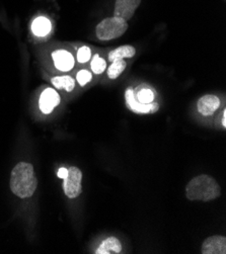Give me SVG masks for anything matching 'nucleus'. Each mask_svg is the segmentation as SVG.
Instances as JSON below:
<instances>
[{"mask_svg": "<svg viewBox=\"0 0 226 254\" xmlns=\"http://www.w3.org/2000/svg\"><path fill=\"white\" fill-rule=\"evenodd\" d=\"M126 104L129 110L136 114H150L158 111V104H141L135 98L132 88H128L125 93Z\"/></svg>", "mask_w": 226, "mask_h": 254, "instance_id": "5", "label": "nucleus"}, {"mask_svg": "<svg viewBox=\"0 0 226 254\" xmlns=\"http://www.w3.org/2000/svg\"><path fill=\"white\" fill-rule=\"evenodd\" d=\"M76 79L78 81V83L83 86L85 85L86 83H88L91 79H92V75L90 74L89 71L87 70H81L77 73V76H76Z\"/></svg>", "mask_w": 226, "mask_h": 254, "instance_id": "19", "label": "nucleus"}, {"mask_svg": "<svg viewBox=\"0 0 226 254\" xmlns=\"http://www.w3.org/2000/svg\"><path fill=\"white\" fill-rule=\"evenodd\" d=\"M67 173H68V169H66V168H64V167H62V168H60L59 170H58V172H57V175L60 177V179H65V177L67 176Z\"/></svg>", "mask_w": 226, "mask_h": 254, "instance_id": "20", "label": "nucleus"}, {"mask_svg": "<svg viewBox=\"0 0 226 254\" xmlns=\"http://www.w3.org/2000/svg\"><path fill=\"white\" fill-rule=\"evenodd\" d=\"M220 107V99L212 94L201 97L197 104L198 112L205 117L212 116Z\"/></svg>", "mask_w": 226, "mask_h": 254, "instance_id": "8", "label": "nucleus"}, {"mask_svg": "<svg viewBox=\"0 0 226 254\" xmlns=\"http://www.w3.org/2000/svg\"><path fill=\"white\" fill-rule=\"evenodd\" d=\"M51 30H52L51 21L44 16L37 17L32 24V31L37 37H45L51 32Z\"/></svg>", "mask_w": 226, "mask_h": 254, "instance_id": "12", "label": "nucleus"}, {"mask_svg": "<svg viewBox=\"0 0 226 254\" xmlns=\"http://www.w3.org/2000/svg\"><path fill=\"white\" fill-rule=\"evenodd\" d=\"M222 126H223V128H225L226 127V111H224L223 115H222Z\"/></svg>", "mask_w": 226, "mask_h": 254, "instance_id": "21", "label": "nucleus"}, {"mask_svg": "<svg viewBox=\"0 0 226 254\" xmlns=\"http://www.w3.org/2000/svg\"><path fill=\"white\" fill-rule=\"evenodd\" d=\"M141 3V0H116L115 3V16L129 20L133 17L136 9Z\"/></svg>", "mask_w": 226, "mask_h": 254, "instance_id": "6", "label": "nucleus"}, {"mask_svg": "<svg viewBox=\"0 0 226 254\" xmlns=\"http://www.w3.org/2000/svg\"><path fill=\"white\" fill-rule=\"evenodd\" d=\"M91 58V51L88 47H81L77 52V61L79 63H86Z\"/></svg>", "mask_w": 226, "mask_h": 254, "instance_id": "18", "label": "nucleus"}, {"mask_svg": "<svg viewBox=\"0 0 226 254\" xmlns=\"http://www.w3.org/2000/svg\"><path fill=\"white\" fill-rule=\"evenodd\" d=\"M221 189L213 177L201 174L198 175L188 184L186 194L190 200L210 201L220 196Z\"/></svg>", "mask_w": 226, "mask_h": 254, "instance_id": "2", "label": "nucleus"}, {"mask_svg": "<svg viewBox=\"0 0 226 254\" xmlns=\"http://www.w3.org/2000/svg\"><path fill=\"white\" fill-rule=\"evenodd\" d=\"M201 252L203 254H225L226 253V238L223 236H211L207 238Z\"/></svg>", "mask_w": 226, "mask_h": 254, "instance_id": "9", "label": "nucleus"}, {"mask_svg": "<svg viewBox=\"0 0 226 254\" xmlns=\"http://www.w3.org/2000/svg\"><path fill=\"white\" fill-rule=\"evenodd\" d=\"M135 98L141 104H151L154 98V93L152 92V90L144 88L137 93V96Z\"/></svg>", "mask_w": 226, "mask_h": 254, "instance_id": "17", "label": "nucleus"}, {"mask_svg": "<svg viewBox=\"0 0 226 254\" xmlns=\"http://www.w3.org/2000/svg\"><path fill=\"white\" fill-rule=\"evenodd\" d=\"M136 54V50L134 47L126 45L121 46L117 48L116 50H113L109 54V60L111 62L117 61V60H123L124 58H132Z\"/></svg>", "mask_w": 226, "mask_h": 254, "instance_id": "13", "label": "nucleus"}, {"mask_svg": "<svg viewBox=\"0 0 226 254\" xmlns=\"http://www.w3.org/2000/svg\"><path fill=\"white\" fill-rule=\"evenodd\" d=\"M128 23L123 18L114 16L108 17L96 25L95 34L100 41H111L118 39L126 33Z\"/></svg>", "mask_w": 226, "mask_h": 254, "instance_id": "3", "label": "nucleus"}, {"mask_svg": "<svg viewBox=\"0 0 226 254\" xmlns=\"http://www.w3.org/2000/svg\"><path fill=\"white\" fill-rule=\"evenodd\" d=\"M60 104V95L52 88L45 89L40 97V110L44 114H51L53 110Z\"/></svg>", "mask_w": 226, "mask_h": 254, "instance_id": "7", "label": "nucleus"}, {"mask_svg": "<svg viewBox=\"0 0 226 254\" xmlns=\"http://www.w3.org/2000/svg\"><path fill=\"white\" fill-rule=\"evenodd\" d=\"M82 172L77 167H70L63 182V190L69 198L77 197L82 191Z\"/></svg>", "mask_w": 226, "mask_h": 254, "instance_id": "4", "label": "nucleus"}, {"mask_svg": "<svg viewBox=\"0 0 226 254\" xmlns=\"http://www.w3.org/2000/svg\"><path fill=\"white\" fill-rule=\"evenodd\" d=\"M126 62L124 60H117L112 62V65L108 69V76L111 79H116L126 69Z\"/></svg>", "mask_w": 226, "mask_h": 254, "instance_id": "15", "label": "nucleus"}, {"mask_svg": "<svg viewBox=\"0 0 226 254\" xmlns=\"http://www.w3.org/2000/svg\"><path fill=\"white\" fill-rule=\"evenodd\" d=\"M91 70L94 74H102L107 67L106 61L100 58L98 55H94L92 60H91Z\"/></svg>", "mask_w": 226, "mask_h": 254, "instance_id": "16", "label": "nucleus"}, {"mask_svg": "<svg viewBox=\"0 0 226 254\" xmlns=\"http://www.w3.org/2000/svg\"><path fill=\"white\" fill-rule=\"evenodd\" d=\"M55 66L62 72L70 71L74 66V57L65 50H58L52 54Z\"/></svg>", "mask_w": 226, "mask_h": 254, "instance_id": "10", "label": "nucleus"}, {"mask_svg": "<svg viewBox=\"0 0 226 254\" xmlns=\"http://www.w3.org/2000/svg\"><path fill=\"white\" fill-rule=\"evenodd\" d=\"M38 186V180L32 164L27 162L17 163L10 174L11 191L20 198L32 196Z\"/></svg>", "mask_w": 226, "mask_h": 254, "instance_id": "1", "label": "nucleus"}, {"mask_svg": "<svg viewBox=\"0 0 226 254\" xmlns=\"http://www.w3.org/2000/svg\"><path fill=\"white\" fill-rule=\"evenodd\" d=\"M52 84L58 88V89H64L66 91H71L74 89L75 86V81L70 76H57V77L52 78L51 80Z\"/></svg>", "mask_w": 226, "mask_h": 254, "instance_id": "14", "label": "nucleus"}, {"mask_svg": "<svg viewBox=\"0 0 226 254\" xmlns=\"http://www.w3.org/2000/svg\"><path fill=\"white\" fill-rule=\"evenodd\" d=\"M122 251V244L118 238L111 236L104 240L95 250V254H119Z\"/></svg>", "mask_w": 226, "mask_h": 254, "instance_id": "11", "label": "nucleus"}]
</instances>
